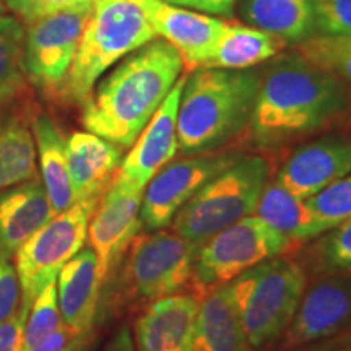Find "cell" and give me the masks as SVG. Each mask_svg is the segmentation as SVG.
Returning <instances> with one entry per match:
<instances>
[{
	"instance_id": "cell-25",
	"label": "cell",
	"mask_w": 351,
	"mask_h": 351,
	"mask_svg": "<svg viewBox=\"0 0 351 351\" xmlns=\"http://www.w3.org/2000/svg\"><path fill=\"white\" fill-rule=\"evenodd\" d=\"M254 213L289 241L319 238L314 217L307 207L306 199L289 192L278 181L265 186Z\"/></svg>"
},
{
	"instance_id": "cell-18",
	"label": "cell",
	"mask_w": 351,
	"mask_h": 351,
	"mask_svg": "<svg viewBox=\"0 0 351 351\" xmlns=\"http://www.w3.org/2000/svg\"><path fill=\"white\" fill-rule=\"evenodd\" d=\"M56 215L39 176L0 192V257L12 261Z\"/></svg>"
},
{
	"instance_id": "cell-37",
	"label": "cell",
	"mask_w": 351,
	"mask_h": 351,
	"mask_svg": "<svg viewBox=\"0 0 351 351\" xmlns=\"http://www.w3.org/2000/svg\"><path fill=\"white\" fill-rule=\"evenodd\" d=\"M101 351H137L130 328L127 326L121 327Z\"/></svg>"
},
{
	"instance_id": "cell-34",
	"label": "cell",
	"mask_w": 351,
	"mask_h": 351,
	"mask_svg": "<svg viewBox=\"0 0 351 351\" xmlns=\"http://www.w3.org/2000/svg\"><path fill=\"white\" fill-rule=\"evenodd\" d=\"M21 288L16 269L8 258L0 257V324L7 322L19 311Z\"/></svg>"
},
{
	"instance_id": "cell-36",
	"label": "cell",
	"mask_w": 351,
	"mask_h": 351,
	"mask_svg": "<svg viewBox=\"0 0 351 351\" xmlns=\"http://www.w3.org/2000/svg\"><path fill=\"white\" fill-rule=\"evenodd\" d=\"M165 2L207 15H230L236 0H165Z\"/></svg>"
},
{
	"instance_id": "cell-21",
	"label": "cell",
	"mask_w": 351,
	"mask_h": 351,
	"mask_svg": "<svg viewBox=\"0 0 351 351\" xmlns=\"http://www.w3.org/2000/svg\"><path fill=\"white\" fill-rule=\"evenodd\" d=\"M194 351H252L232 302L230 285L210 289L200 300Z\"/></svg>"
},
{
	"instance_id": "cell-4",
	"label": "cell",
	"mask_w": 351,
	"mask_h": 351,
	"mask_svg": "<svg viewBox=\"0 0 351 351\" xmlns=\"http://www.w3.org/2000/svg\"><path fill=\"white\" fill-rule=\"evenodd\" d=\"M153 39L145 0H96L60 95L83 103L104 72Z\"/></svg>"
},
{
	"instance_id": "cell-13",
	"label": "cell",
	"mask_w": 351,
	"mask_h": 351,
	"mask_svg": "<svg viewBox=\"0 0 351 351\" xmlns=\"http://www.w3.org/2000/svg\"><path fill=\"white\" fill-rule=\"evenodd\" d=\"M351 327V275L328 274L306 289L287 328L285 350L330 339Z\"/></svg>"
},
{
	"instance_id": "cell-26",
	"label": "cell",
	"mask_w": 351,
	"mask_h": 351,
	"mask_svg": "<svg viewBox=\"0 0 351 351\" xmlns=\"http://www.w3.org/2000/svg\"><path fill=\"white\" fill-rule=\"evenodd\" d=\"M33 132L16 116L0 117V192L36 178Z\"/></svg>"
},
{
	"instance_id": "cell-38",
	"label": "cell",
	"mask_w": 351,
	"mask_h": 351,
	"mask_svg": "<svg viewBox=\"0 0 351 351\" xmlns=\"http://www.w3.org/2000/svg\"><path fill=\"white\" fill-rule=\"evenodd\" d=\"M337 351H351V343H350V345H346V346H343V348L337 350Z\"/></svg>"
},
{
	"instance_id": "cell-35",
	"label": "cell",
	"mask_w": 351,
	"mask_h": 351,
	"mask_svg": "<svg viewBox=\"0 0 351 351\" xmlns=\"http://www.w3.org/2000/svg\"><path fill=\"white\" fill-rule=\"evenodd\" d=\"M28 309L19 307L7 322L0 324V351H20Z\"/></svg>"
},
{
	"instance_id": "cell-27",
	"label": "cell",
	"mask_w": 351,
	"mask_h": 351,
	"mask_svg": "<svg viewBox=\"0 0 351 351\" xmlns=\"http://www.w3.org/2000/svg\"><path fill=\"white\" fill-rule=\"evenodd\" d=\"M25 29L15 16L0 12V108L25 86Z\"/></svg>"
},
{
	"instance_id": "cell-11",
	"label": "cell",
	"mask_w": 351,
	"mask_h": 351,
	"mask_svg": "<svg viewBox=\"0 0 351 351\" xmlns=\"http://www.w3.org/2000/svg\"><path fill=\"white\" fill-rule=\"evenodd\" d=\"M241 155L218 153L171 161L143 191L140 221L143 231L163 230L176 215L215 176L236 163Z\"/></svg>"
},
{
	"instance_id": "cell-12",
	"label": "cell",
	"mask_w": 351,
	"mask_h": 351,
	"mask_svg": "<svg viewBox=\"0 0 351 351\" xmlns=\"http://www.w3.org/2000/svg\"><path fill=\"white\" fill-rule=\"evenodd\" d=\"M143 191L114 182L101 195L88 225V241L98 261L101 285L119 265L132 239L142 230L140 208Z\"/></svg>"
},
{
	"instance_id": "cell-19",
	"label": "cell",
	"mask_w": 351,
	"mask_h": 351,
	"mask_svg": "<svg viewBox=\"0 0 351 351\" xmlns=\"http://www.w3.org/2000/svg\"><path fill=\"white\" fill-rule=\"evenodd\" d=\"M103 291L98 261L91 247H83L57 275V301L60 317L70 332L93 330Z\"/></svg>"
},
{
	"instance_id": "cell-2",
	"label": "cell",
	"mask_w": 351,
	"mask_h": 351,
	"mask_svg": "<svg viewBox=\"0 0 351 351\" xmlns=\"http://www.w3.org/2000/svg\"><path fill=\"white\" fill-rule=\"evenodd\" d=\"M184 60L163 39L124 57L83 101L82 122L91 134L130 148L182 75Z\"/></svg>"
},
{
	"instance_id": "cell-33",
	"label": "cell",
	"mask_w": 351,
	"mask_h": 351,
	"mask_svg": "<svg viewBox=\"0 0 351 351\" xmlns=\"http://www.w3.org/2000/svg\"><path fill=\"white\" fill-rule=\"evenodd\" d=\"M95 2L96 0H5L7 7L28 25L52 13L95 5Z\"/></svg>"
},
{
	"instance_id": "cell-9",
	"label": "cell",
	"mask_w": 351,
	"mask_h": 351,
	"mask_svg": "<svg viewBox=\"0 0 351 351\" xmlns=\"http://www.w3.org/2000/svg\"><path fill=\"white\" fill-rule=\"evenodd\" d=\"M291 245L257 215H249L212 236L200 245L195 261L194 283L202 289H215L269 258L280 257Z\"/></svg>"
},
{
	"instance_id": "cell-23",
	"label": "cell",
	"mask_w": 351,
	"mask_h": 351,
	"mask_svg": "<svg viewBox=\"0 0 351 351\" xmlns=\"http://www.w3.org/2000/svg\"><path fill=\"white\" fill-rule=\"evenodd\" d=\"M32 132L39 156L41 181L52 208L56 213H60L75 204L69 178L67 138L64 137L60 127L46 114L34 117Z\"/></svg>"
},
{
	"instance_id": "cell-17",
	"label": "cell",
	"mask_w": 351,
	"mask_h": 351,
	"mask_svg": "<svg viewBox=\"0 0 351 351\" xmlns=\"http://www.w3.org/2000/svg\"><path fill=\"white\" fill-rule=\"evenodd\" d=\"M199 304V296L182 293L152 301L135 322V350L194 351Z\"/></svg>"
},
{
	"instance_id": "cell-14",
	"label": "cell",
	"mask_w": 351,
	"mask_h": 351,
	"mask_svg": "<svg viewBox=\"0 0 351 351\" xmlns=\"http://www.w3.org/2000/svg\"><path fill=\"white\" fill-rule=\"evenodd\" d=\"M186 78L181 75L174 83L163 104L153 114L150 122L145 125L142 134L130 147V152L122 158L114 182L145 191L147 184L173 161L179 150L178 111Z\"/></svg>"
},
{
	"instance_id": "cell-3",
	"label": "cell",
	"mask_w": 351,
	"mask_h": 351,
	"mask_svg": "<svg viewBox=\"0 0 351 351\" xmlns=\"http://www.w3.org/2000/svg\"><path fill=\"white\" fill-rule=\"evenodd\" d=\"M261 86L252 70L197 69L186 78L178 111V145L184 155H205L249 125Z\"/></svg>"
},
{
	"instance_id": "cell-10",
	"label": "cell",
	"mask_w": 351,
	"mask_h": 351,
	"mask_svg": "<svg viewBox=\"0 0 351 351\" xmlns=\"http://www.w3.org/2000/svg\"><path fill=\"white\" fill-rule=\"evenodd\" d=\"M93 5L52 13L25 32L26 77L43 91L60 93Z\"/></svg>"
},
{
	"instance_id": "cell-30",
	"label": "cell",
	"mask_w": 351,
	"mask_h": 351,
	"mask_svg": "<svg viewBox=\"0 0 351 351\" xmlns=\"http://www.w3.org/2000/svg\"><path fill=\"white\" fill-rule=\"evenodd\" d=\"M59 301H57V285L52 282L43 289L41 295L34 300L26 317L23 339L20 351H32L34 346L49 339L52 333L62 327Z\"/></svg>"
},
{
	"instance_id": "cell-8",
	"label": "cell",
	"mask_w": 351,
	"mask_h": 351,
	"mask_svg": "<svg viewBox=\"0 0 351 351\" xmlns=\"http://www.w3.org/2000/svg\"><path fill=\"white\" fill-rule=\"evenodd\" d=\"M98 200L75 202L72 207L49 219L19 249L15 258L21 288V307L29 311L43 289L56 282L60 269L82 251Z\"/></svg>"
},
{
	"instance_id": "cell-7",
	"label": "cell",
	"mask_w": 351,
	"mask_h": 351,
	"mask_svg": "<svg viewBox=\"0 0 351 351\" xmlns=\"http://www.w3.org/2000/svg\"><path fill=\"white\" fill-rule=\"evenodd\" d=\"M200 245L176 231L137 234L122 257V288L129 296L156 301L178 295L194 280Z\"/></svg>"
},
{
	"instance_id": "cell-16",
	"label": "cell",
	"mask_w": 351,
	"mask_h": 351,
	"mask_svg": "<svg viewBox=\"0 0 351 351\" xmlns=\"http://www.w3.org/2000/svg\"><path fill=\"white\" fill-rule=\"evenodd\" d=\"M351 174V134L328 135L307 143L288 158L278 181L289 192L307 199Z\"/></svg>"
},
{
	"instance_id": "cell-6",
	"label": "cell",
	"mask_w": 351,
	"mask_h": 351,
	"mask_svg": "<svg viewBox=\"0 0 351 351\" xmlns=\"http://www.w3.org/2000/svg\"><path fill=\"white\" fill-rule=\"evenodd\" d=\"M270 166L262 156H241L215 176L176 215L174 231L202 245L244 217L254 215Z\"/></svg>"
},
{
	"instance_id": "cell-24",
	"label": "cell",
	"mask_w": 351,
	"mask_h": 351,
	"mask_svg": "<svg viewBox=\"0 0 351 351\" xmlns=\"http://www.w3.org/2000/svg\"><path fill=\"white\" fill-rule=\"evenodd\" d=\"M315 0H244V16L258 29L276 34L287 43L314 32Z\"/></svg>"
},
{
	"instance_id": "cell-15",
	"label": "cell",
	"mask_w": 351,
	"mask_h": 351,
	"mask_svg": "<svg viewBox=\"0 0 351 351\" xmlns=\"http://www.w3.org/2000/svg\"><path fill=\"white\" fill-rule=\"evenodd\" d=\"M145 7L156 38L171 44L184 65L200 69L207 64L226 21L165 0H145Z\"/></svg>"
},
{
	"instance_id": "cell-29",
	"label": "cell",
	"mask_w": 351,
	"mask_h": 351,
	"mask_svg": "<svg viewBox=\"0 0 351 351\" xmlns=\"http://www.w3.org/2000/svg\"><path fill=\"white\" fill-rule=\"evenodd\" d=\"M319 236L333 230L351 217V174L307 197Z\"/></svg>"
},
{
	"instance_id": "cell-31",
	"label": "cell",
	"mask_w": 351,
	"mask_h": 351,
	"mask_svg": "<svg viewBox=\"0 0 351 351\" xmlns=\"http://www.w3.org/2000/svg\"><path fill=\"white\" fill-rule=\"evenodd\" d=\"M319 238L315 254L320 270L351 275V217Z\"/></svg>"
},
{
	"instance_id": "cell-1",
	"label": "cell",
	"mask_w": 351,
	"mask_h": 351,
	"mask_svg": "<svg viewBox=\"0 0 351 351\" xmlns=\"http://www.w3.org/2000/svg\"><path fill=\"white\" fill-rule=\"evenodd\" d=\"M351 106L350 88L298 54L270 65L254 104L252 138L261 148H276L340 119Z\"/></svg>"
},
{
	"instance_id": "cell-5",
	"label": "cell",
	"mask_w": 351,
	"mask_h": 351,
	"mask_svg": "<svg viewBox=\"0 0 351 351\" xmlns=\"http://www.w3.org/2000/svg\"><path fill=\"white\" fill-rule=\"evenodd\" d=\"M228 285L249 345L258 350L287 332L306 291V275L298 263L274 257Z\"/></svg>"
},
{
	"instance_id": "cell-22",
	"label": "cell",
	"mask_w": 351,
	"mask_h": 351,
	"mask_svg": "<svg viewBox=\"0 0 351 351\" xmlns=\"http://www.w3.org/2000/svg\"><path fill=\"white\" fill-rule=\"evenodd\" d=\"M287 41L276 34L263 32L256 26L228 23L219 34L212 56L208 57L207 69L247 70L258 64L267 62L278 56Z\"/></svg>"
},
{
	"instance_id": "cell-32",
	"label": "cell",
	"mask_w": 351,
	"mask_h": 351,
	"mask_svg": "<svg viewBox=\"0 0 351 351\" xmlns=\"http://www.w3.org/2000/svg\"><path fill=\"white\" fill-rule=\"evenodd\" d=\"M314 29L351 36V0H315Z\"/></svg>"
},
{
	"instance_id": "cell-28",
	"label": "cell",
	"mask_w": 351,
	"mask_h": 351,
	"mask_svg": "<svg viewBox=\"0 0 351 351\" xmlns=\"http://www.w3.org/2000/svg\"><path fill=\"white\" fill-rule=\"evenodd\" d=\"M296 52L315 67L332 73L351 88V36L311 34L302 39Z\"/></svg>"
},
{
	"instance_id": "cell-39",
	"label": "cell",
	"mask_w": 351,
	"mask_h": 351,
	"mask_svg": "<svg viewBox=\"0 0 351 351\" xmlns=\"http://www.w3.org/2000/svg\"><path fill=\"white\" fill-rule=\"evenodd\" d=\"M2 2H3V0H0V12H2V8H3V5H2Z\"/></svg>"
},
{
	"instance_id": "cell-20",
	"label": "cell",
	"mask_w": 351,
	"mask_h": 351,
	"mask_svg": "<svg viewBox=\"0 0 351 351\" xmlns=\"http://www.w3.org/2000/svg\"><path fill=\"white\" fill-rule=\"evenodd\" d=\"M122 148L91 132H75L67 138L69 178L75 202L101 199L122 163Z\"/></svg>"
}]
</instances>
